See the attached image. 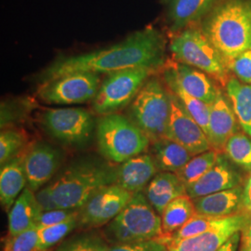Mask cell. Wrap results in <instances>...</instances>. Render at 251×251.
I'll list each match as a JSON object with an SVG mask.
<instances>
[{
  "label": "cell",
  "instance_id": "cell-1",
  "mask_svg": "<svg viewBox=\"0 0 251 251\" xmlns=\"http://www.w3.org/2000/svg\"><path fill=\"white\" fill-rule=\"evenodd\" d=\"M165 50L166 42L161 33L153 27H146L105 49L59 57L41 75L40 80L44 82L72 73L100 75L140 67L159 71L166 63Z\"/></svg>",
  "mask_w": 251,
  "mask_h": 251
},
{
  "label": "cell",
  "instance_id": "cell-2",
  "mask_svg": "<svg viewBox=\"0 0 251 251\" xmlns=\"http://www.w3.org/2000/svg\"><path fill=\"white\" fill-rule=\"evenodd\" d=\"M200 28L228 66L251 49V0L218 1Z\"/></svg>",
  "mask_w": 251,
  "mask_h": 251
},
{
  "label": "cell",
  "instance_id": "cell-3",
  "mask_svg": "<svg viewBox=\"0 0 251 251\" xmlns=\"http://www.w3.org/2000/svg\"><path fill=\"white\" fill-rule=\"evenodd\" d=\"M117 169L93 159L79 160L47 185L59 208L78 210L97 190L116 183Z\"/></svg>",
  "mask_w": 251,
  "mask_h": 251
},
{
  "label": "cell",
  "instance_id": "cell-4",
  "mask_svg": "<svg viewBox=\"0 0 251 251\" xmlns=\"http://www.w3.org/2000/svg\"><path fill=\"white\" fill-rule=\"evenodd\" d=\"M97 143L101 155L114 163H123L147 151V135L129 117L117 113L102 116L97 124Z\"/></svg>",
  "mask_w": 251,
  "mask_h": 251
},
{
  "label": "cell",
  "instance_id": "cell-5",
  "mask_svg": "<svg viewBox=\"0 0 251 251\" xmlns=\"http://www.w3.org/2000/svg\"><path fill=\"white\" fill-rule=\"evenodd\" d=\"M171 113V91L152 75L130 102L128 117L154 143L166 138Z\"/></svg>",
  "mask_w": 251,
  "mask_h": 251
},
{
  "label": "cell",
  "instance_id": "cell-6",
  "mask_svg": "<svg viewBox=\"0 0 251 251\" xmlns=\"http://www.w3.org/2000/svg\"><path fill=\"white\" fill-rule=\"evenodd\" d=\"M170 50L174 60L198 68L226 86L229 68L201 28L190 26L174 34Z\"/></svg>",
  "mask_w": 251,
  "mask_h": 251
},
{
  "label": "cell",
  "instance_id": "cell-7",
  "mask_svg": "<svg viewBox=\"0 0 251 251\" xmlns=\"http://www.w3.org/2000/svg\"><path fill=\"white\" fill-rule=\"evenodd\" d=\"M155 72L157 71L154 69L140 67L108 74L92 100L94 112L106 116L130 104L145 82Z\"/></svg>",
  "mask_w": 251,
  "mask_h": 251
},
{
  "label": "cell",
  "instance_id": "cell-8",
  "mask_svg": "<svg viewBox=\"0 0 251 251\" xmlns=\"http://www.w3.org/2000/svg\"><path fill=\"white\" fill-rule=\"evenodd\" d=\"M40 123L54 139L70 146L88 144L95 127L92 115L82 108L47 109Z\"/></svg>",
  "mask_w": 251,
  "mask_h": 251
},
{
  "label": "cell",
  "instance_id": "cell-9",
  "mask_svg": "<svg viewBox=\"0 0 251 251\" xmlns=\"http://www.w3.org/2000/svg\"><path fill=\"white\" fill-rule=\"evenodd\" d=\"M100 85L99 74L72 73L41 82L37 97L49 104H79L94 99Z\"/></svg>",
  "mask_w": 251,
  "mask_h": 251
},
{
  "label": "cell",
  "instance_id": "cell-10",
  "mask_svg": "<svg viewBox=\"0 0 251 251\" xmlns=\"http://www.w3.org/2000/svg\"><path fill=\"white\" fill-rule=\"evenodd\" d=\"M134 194L116 183L101 187L78 209V224L100 227L112 222L128 204Z\"/></svg>",
  "mask_w": 251,
  "mask_h": 251
},
{
  "label": "cell",
  "instance_id": "cell-11",
  "mask_svg": "<svg viewBox=\"0 0 251 251\" xmlns=\"http://www.w3.org/2000/svg\"><path fill=\"white\" fill-rule=\"evenodd\" d=\"M251 220V212L242 211L225 217L214 228L196 236L181 240L160 238L167 244L170 251H218L233 234L241 232Z\"/></svg>",
  "mask_w": 251,
  "mask_h": 251
},
{
  "label": "cell",
  "instance_id": "cell-12",
  "mask_svg": "<svg viewBox=\"0 0 251 251\" xmlns=\"http://www.w3.org/2000/svg\"><path fill=\"white\" fill-rule=\"evenodd\" d=\"M114 220L124 225L137 242L162 236L161 218L142 192L134 194Z\"/></svg>",
  "mask_w": 251,
  "mask_h": 251
},
{
  "label": "cell",
  "instance_id": "cell-13",
  "mask_svg": "<svg viewBox=\"0 0 251 251\" xmlns=\"http://www.w3.org/2000/svg\"><path fill=\"white\" fill-rule=\"evenodd\" d=\"M171 91V90H170ZM171 113L166 138L186 148L193 155L212 149L206 133L171 92Z\"/></svg>",
  "mask_w": 251,
  "mask_h": 251
},
{
  "label": "cell",
  "instance_id": "cell-14",
  "mask_svg": "<svg viewBox=\"0 0 251 251\" xmlns=\"http://www.w3.org/2000/svg\"><path fill=\"white\" fill-rule=\"evenodd\" d=\"M61 164V152L50 144L37 143L24 155L27 187L33 192L42 188L52 179Z\"/></svg>",
  "mask_w": 251,
  "mask_h": 251
},
{
  "label": "cell",
  "instance_id": "cell-15",
  "mask_svg": "<svg viewBox=\"0 0 251 251\" xmlns=\"http://www.w3.org/2000/svg\"><path fill=\"white\" fill-rule=\"evenodd\" d=\"M191 96L210 105L214 102L220 90L206 73L176 60H168L162 68Z\"/></svg>",
  "mask_w": 251,
  "mask_h": 251
},
{
  "label": "cell",
  "instance_id": "cell-16",
  "mask_svg": "<svg viewBox=\"0 0 251 251\" xmlns=\"http://www.w3.org/2000/svg\"><path fill=\"white\" fill-rule=\"evenodd\" d=\"M242 177L225 153H219L214 166L200 179L186 186V194L192 199L241 185Z\"/></svg>",
  "mask_w": 251,
  "mask_h": 251
},
{
  "label": "cell",
  "instance_id": "cell-17",
  "mask_svg": "<svg viewBox=\"0 0 251 251\" xmlns=\"http://www.w3.org/2000/svg\"><path fill=\"white\" fill-rule=\"evenodd\" d=\"M239 127L231 100L220 90L214 102L209 105L207 139L212 149L224 152L225 144L233 134L239 132Z\"/></svg>",
  "mask_w": 251,
  "mask_h": 251
},
{
  "label": "cell",
  "instance_id": "cell-18",
  "mask_svg": "<svg viewBox=\"0 0 251 251\" xmlns=\"http://www.w3.org/2000/svg\"><path fill=\"white\" fill-rule=\"evenodd\" d=\"M219 0H161L171 32L195 26L206 17Z\"/></svg>",
  "mask_w": 251,
  "mask_h": 251
},
{
  "label": "cell",
  "instance_id": "cell-19",
  "mask_svg": "<svg viewBox=\"0 0 251 251\" xmlns=\"http://www.w3.org/2000/svg\"><path fill=\"white\" fill-rule=\"evenodd\" d=\"M157 171L152 154L144 152L121 163L117 169L116 184L132 194H137L149 184Z\"/></svg>",
  "mask_w": 251,
  "mask_h": 251
},
{
  "label": "cell",
  "instance_id": "cell-20",
  "mask_svg": "<svg viewBox=\"0 0 251 251\" xmlns=\"http://www.w3.org/2000/svg\"><path fill=\"white\" fill-rule=\"evenodd\" d=\"M196 212L212 218H225L244 210L241 185L193 199Z\"/></svg>",
  "mask_w": 251,
  "mask_h": 251
},
{
  "label": "cell",
  "instance_id": "cell-21",
  "mask_svg": "<svg viewBox=\"0 0 251 251\" xmlns=\"http://www.w3.org/2000/svg\"><path fill=\"white\" fill-rule=\"evenodd\" d=\"M185 194L186 185L176 173L168 171L157 173L145 190V197L160 215L171 201Z\"/></svg>",
  "mask_w": 251,
  "mask_h": 251
},
{
  "label": "cell",
  "instance_id": "cell-22",
  "mask_svg": "<svg viewBox=\"0 0 251 251\" xmlns=\"http://www.w3.org/2000/svg\"><path fill=\"white\" fill-rule=\"evenodd\" d=\"M42 211L35 192L28 187L25 188L9 209V235H16L27 231L36 225Z\"/></svg>",
  "mask_w": 251,
  "mask_h": 251
},
{
  "label": "cell",
  "instance_id": "cell-23",
  "mask_svg": "<svg viewBox=\"0 0 251 251\" xmlns=\"http://www.w3.org/2000/svg\"><path fill=\"white\" fill-rule=\"evenodd\" d=\"M24 155L20 154L1 166L0 171V200L6 210L11 208L27 184L24 168Z\"/></svg>",
  "mask_w": 251,
  "mask_h": 251
},
{
  "label": "cell",
  "instance_id": "cell-24",
  "mask_svg": "<svg viewBox=\"0 0 251 251\" xmlns=\"http://www.w3.org/2000/svg\"><path fill=\"white\" fill-rule=\"evenodd\" d=\"M152 155L158 171L174 173L195 156L186 148L168 138L152 143Z\"/></svg>",
  "mask_w": 251,
  "mask_h": 251
},
{
  "label": "cell",
  "instance_id": "cell-25",
  "mask_svg": "<svg viewBox=\"0 0 251 251\" xmlns=\"http://www.w3.org/2000/svg\"><path fill=\"white\" fill-rule=\"evenodd\" d=\"M196 214L194 201L187 194L171 201L162 212L161 237L172 236Z\"/></svg>",
  "mask_w": 251,
  "mask_h": 251
},
{
  "label": "cell",
  "instance_id": "cell-26",
  "mask_svg": "<svg viewBox=\"0 0 251 251\" xmlns=\"http://www.w3.org/2000/svg\"><path fill=\"white\" fill-rule=\"evenodd\" d=\"M226 90L239 125L251 136V84L231 78L226 84Z\"/></svg>",
  "mask_w": 251,
  "mask_h": 251
},
{
  "label": "cell",
  "instance_id": "cell-27",
  "mask_svg": "<svg viewBox=\"0 0 251 251\" xmlns=\"http://www.w3.org/2000/svg\"><path fill=\"white\" fill-rule=\"evenodd\" d=\"M163 80L167 88L178 98L182 106L188 112L192 117L202 127L207 137L208 133V120H209V105L204 101L197 99L188 94L174 78L169 74L163 72Z\"/></svg>",
  "mask_w": 251,
  "mask_h": 251
},
{
  "label": "cell",
  "instance_id": "cell-28",
  "mask_svg": "<svg viewBox=\"0 0 251 251\" xmlns=\"http://www.w3.org/2000/svg\"><path fill=\"white\" fill-rule=\"evenodd\" d=\"M220 152L214 149L201 152L192 157V159L176 172L179 179L187 186L200 179L215 164Z\"/></svg>",
  "mask_w": 251,
  "mask_h": 251
},
{
  "label": "cell",
  "instance_id": "cell-29",
  "mask_svg": "<svg viewBox=\"0 0 251 251\" xmlns=\"http://www.w3.org/2000/svg\"><path fill=\"white\" fill-rule=\"evenodd\" d=\"M224 152L233 164L251 172V136L242 132L233 134L225 144Z\"/></svg>",
  "mask_w": 251,
  "mask_h": 251
},
{
  "label": "cell",
  "instance_id": "cell-30",
  "mask_svg": "<svg viewBox=\"0 0 251 251\" xmlns=\"http://www.w3.org/2000/svg\"><path fill=\"white\" fill-rule=\"evenodd\" d=\"M27 144V135L19 129H2L0 134V164L3 166L9 160L22 154Z\"/></svg>",
  "mask_w": 251,
  "mask_h": 251
},
{
  "label": "cell",
  "instance_id": "cell-31",
  "mask_svg": "<svg viewBox=\"0 0 251 251\" xmlns=\"http://www.w3.org/2000/svg\"><path fill=\"white\" fill-rule=\"evenodd\" d=\"M78 225V216L58 225L38 228L37 245L41 250L49 251L54 245L63 240Z\"/></svg>",
  "mask_w": 251,
  "mask_h": 251
},
{
  "label": "cell",
  "instance_id": "cell-32",
  "mask_svg": "<svg viewBox=\"0 0 251 251\" xmlns=\"http://www.w3.org/2000/svg\"><path fill=\"white\" fill-rule=\"evenodd\" d=\"M224 218H212L196 214L183 225L179 231L169 237L174 240H181L205 233L219 225Z\"/></svg>",
  "mask_w": 251,
  "mask_h": 251
},
{
  "label": "cell",
  "instance_id": "cell-33",
  "mask_svg": "<svg viewBox=\"0 0 251 251\" xmlns=\"http://www.w3.org/2000/svg\"><path fill=\"white\" fill-rule=\"evenodd\" d=\"M37 226L33 225L27 231L16 235H9L4 251H48L37 245Z\"/></svg>",
  "mask_w": 251,
  "mask_h": 251
},
{
  "label": "cell",
  "instance_id": "cell-34",
  "mask_svg": "<svg viewBox=\"0 0 251 251\" xmlns=\"http://www.w3.org/2000/svg\"><path fill=\"white\" fill-rule=\"evenodd\" d=\"M33 103L27 100H19L16 101H2L1 103V128L10 125L26 117Z\"/></svg>",
  "mask_w": 251,
  "mask_h": 251
},
{
  "label": "cell",
  "instance_id": "cell-35",
  "mask_svg": "<svg viewBox=\"0 0 251 251\" xmlns=\"http://www.w3.org/2000/svg\"><path fill=\"white\" fill-rule=\"evenodd\" d=\"M105 243L96 235H82L62 244L57 251H108Z\"/></svg>",
  "mask_w": 251,
  "mask_h": 251
},
{
  "label": "cell",
  "instance_id": "cell-36",
  "mask_svg": "<svg viewBox=\"0 0 251 251\" xmlns=\"http://www.w3.org/2000/svg\"><path fill=\"white\" fill-rule=\"evenodd\" d=\"M76 216H78V210L75 209L56 208L52 210H47L42 211L37 219L36 225L37 228H43L66 222Z\"/></svg>",
  "mask_w": 251,
  "mask_h": 251
},
{
  "label": "cell",
  "instance_id": "cell-37",
  "mask_svg": "<svg viewBox=\"0 0 251 251\" xmlns=\"http://www.w3.org/2000/svg\"><path fill=\"white\" fill-rule=\"evenodd\" d=\"M228 68L239 80L251 84V49L238 55L228 63Z\"/></svg>",
  "mask_w": 251,
  "mask_h": 251
},
{
  "label": "cell",
  "instance_id": "cell-38",
  "mask_svg": "<svg viewBox=\"0 0 251 251\" xmlns=\"http://www.w3.org/2000/svg\"><path fill=\"white\" fill-rule=\"evenodd\" d=\"M152 240L117 244L112 248H109L108 251H149L152 246Z\"/></svg>",
  "mask_w": 251,
  "mask_h": 251
},
{
  "label": "cell",
  "instance_id": "cell-39",
  "mask_svg": "<svg viewBox=\"0 0 251 251\" xmlns=\"http://www.w3.org/2000/svg\"><path fill=\"white\" fill-rule=\"evenodd\" d=\"M36 200L39 204V206H41L43 211L47 210H52L59 208L57 204L55 203L53 198L50 192L49 188L46 186L43 187L41 190H39L36 194Z\"/></svg>",
  "mask_w": 251,
  "mask_h": 251
},
{
  "label": "cell",
  "instance_id": "cell-40",
  "mask_svg": "<svg viewBox=\"0 0 251 251\" xmlns=\"http://www.w3.org/2000/svg\"><path fill=\"white\" fill-rule=\"evenodd\" d=\"M238 251H251V220L241 231Z\"/></svg>",
  "mask_w": 251,
  "mask_h": 251
},
{
  "label": "cell",
  "instance_id": "cell-41",
  "mask_svg": "<svg viewBox=\"0 0 251 251\" xmlns=\"http://www.w3.org/2000/svg\"><path fill=\"white\" fill-rule=\"evenodd\" d=\"M241 232L233 234L226 242L218 250V251H237L240 242Z\"/></svg>",
  "mask_w": 251,
  "mask_h": 251
},
{
  "label": "cell",
  "instance_id": "cell-42",
  "mask_svg": "<svg viewBox=\"0 0 251 251\" xmlns=\"http://www.w3.org/2000/svg\"><path fill=\"white\" fill-rule=\"evenodd\" d=\"M243 207L244 210L251 212V173L243 187Z\"/></svg>",
  "mask_w": 251,
  "mask_h": 251
},
{
  "label": "cell",
  "instance_id": "cell-43",
  "mask_svg": "<svg viewBox=\"0 0 251 251\" xmlns=\"http://www.w3.org/2000/svg\"><path fill=\"white\" fill-rule=\"evenodd\" d=\"M149 251H170L167 244L162 240L161 238H156L152 240V246Z\"/></svg>",
  "mask_w": 251,
  "mask_h": 251
}]
</instances>
